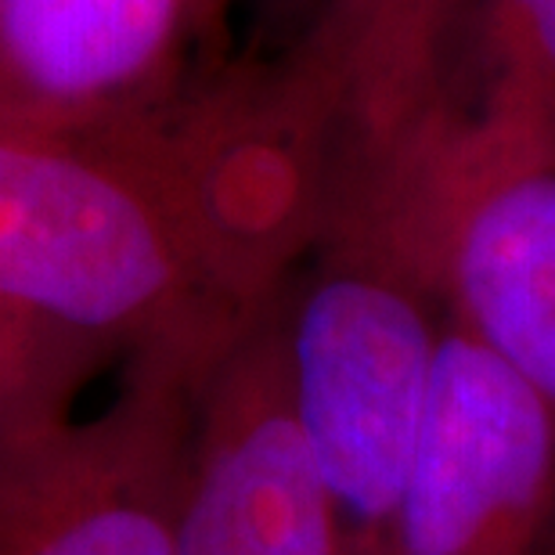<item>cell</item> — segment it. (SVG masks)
<instances>
[{
    "instance_id": "cell-1",
    "label": "cell",
    "mask_w": 555,
    "mask_h": 555,
    "mask_svg": "<svg viewBox=\"0 0 555 555\" xmlns=\"http://www.w3.org/2000/svg\"><path fill=\"white\" fill-rule=\"evenodd\" d=\"M336 127L293 69L0 138V299L105 353L217 369L314 246Z\"/></svg>"
},
{
    "instance_id": "cell-2",
    "label": "cell",
    "mask_w": 555,
    "mask_h": 555,
    "mask_svg": "<svg viewBox=\"0 0 555 555\" xmlns=\"http://www.w3.org/2000/svg\"><path fill=\"white\" fill-rule=\"evenodd\" d=\"M437 260L386 173L339 170L321 231L278 293L296 429L339 555H386L448 332Z\"/></svg>"
},
{
    "instance_id": "cell-3",
    "label": "cell",
    "mask_w": 555,
    "mask_h": 555,
    "mask_svg": "<svg viewBox=\"0 0 555 555\" xmlns=\"http://www.w3.org/2000/svg\"><path fill=\"white\" fill-rule=\"evenodd\" d=\"M209 372L134 358L105 412L0 440V555H177Z\"/></svg>"
},
{
    "instance_id": "cell-4",
    "label": "cell",
    "mask_w": 555,
    "mask_h": 555,
    "mask_svg": "<svg viewBox=\"0 0 555 555\" xmlns=\"http://www.w3.org/2000/svg\"><path fill=\"white\" fill-rule=\"evenodd\" d=\"M386 555H555V422L454 318Z\"/></svg>"
},
{
    "instance_id": "cell-5",
    "label": "cell",
    "mask_w": 555,
    "mask_h": 555,
    "mask_svg": "<svg viewBox=\"0 0 555 555\" xmlns=\"http://www.w3.org/2000/svg\"><path fill=\"white\" fill-rule=\"evenodd\" d=\"M408 159L448 314L555 422V159H494L451 127Z\"/></svg>"
},
{
    "instance_id": "cell-6",
    "label": "cell",
    "mask_w": 555,
    "mask_h": 555,
    "mask_svg": "<svg viewBox=\"0 0 555 555\" xmlns=\"http://www.w3.org/2000/svg\"><path fill=\"white\" fill-rule=\"evenodd\" d=\"M177 555H339L288 404L278 296L203 386Z\"/></svg>"
},
{
    "instance_id": "cell-7",
    "label": "cell",
    "mask_w": 555,
    "mask_h": 555,
    "mask_svg": "<svg viewBox=\"0 0 555 555\" xmlns=\"http://www.w3.org/2000/svg\"><path fill=\"white\" fill-rule=\"evenodd\" d=\"M203 0H0V138H65L173 98Z\"/></svg>"
},
{
    "instance_id": "cell-8",
    "label": "cell",
    "mask_w": 555,
    "mask_h": 555,
    "mask_svg": "<svg viewBox=\"0 0 555 555\" xmlns=\"http://www.w3.org/2000/svg\"><path fill=\"white\" fill-rule=\"evenodd\" d=\"M480 0H339L288 65L336 119L339 163H379L451 119L454 54Z\"/></svg>"
},
{
    "instance_id": "cell-9",
    "label": "cell",
    "mask_w": 555,
    "mask_h": 555,
    "mask_svg": "<svg viewBox=\"0 0 555 555\" xmlns=\"http://www.w3.org/2000/svg\"><path fill=\"white\" fill-rule=\"evenodd\" d=\"M480 91L454 116L494 159H555V0H480Z\"/></svg>"
},
{
    "instance_id": "cell-10",
    "label": "cell",
    "mask_w": 555,
    "mask_h": 555,
    "mask_svg": "<svg viewBox=\"0 0 555 555\" xmlns=\"http://www.w3.org/2000/svg\"><path fill=\"white\" fill-rule=\"evenodd\" d=\"M102 358L105 350L94 343L0 299V440L69 412L76 390Z\"/></svg>"
},
{
    "instance_id": "cell-11",
    "label": "cell",
    "mask_w": 555,
    "mask_h": 555,
    "mask_svg": "<svg viewBox=\"0 0 555 555\" xmlns=\"http://www.w3.org/2000/svg\"><path fill=\"white\" fill-rule=\"evenodd\" d=\"M336 4H339V0H321V8H318V22H321V18H325V15H328V11H332V8H336ZM318 22H314V26H318Z\"/></svg>"
}]
</instances>
